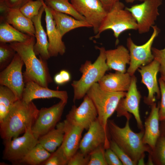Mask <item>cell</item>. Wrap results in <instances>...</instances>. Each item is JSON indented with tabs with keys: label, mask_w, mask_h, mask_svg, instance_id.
<instances>
[{
	"label": "cell",
	"mask_w": 165,
	"mask_h": 165,
	"mask_svg": "<svg viewBox=\"0 0 165 165\" xmlns=\"http://www.w3.org/2000/svg\"><path fill=\"white\" fill-rule=\"evenodd\" d=\"M35 37L31 36L23 42L10 43V46L20 56L25 66L23 73L24 82H35L40 86L48 87L53 82L46 61L40 57L38 58L34 51Z\"/></svg>",
	"instance_id": "1"
},
{
	"label": "cell",
	"mask_w": 165,
	"mask_h": 165,
	"mask_svg": "<svg viewBox=\"0 0 165 165\" xmlns=\"http://www.w3.org/2000/svg\"><path fill=\"white\" fill-rule=\"evenodd\" d=\"M39 110L32 101L27 103L18 100L7 115L0 123V134L4 141L19 137L32 127Z\"/></svg>",
	"instance_id": "2"
},
{
	"label": "cell",
	"mask_w": 165,
	"mask_h": 165,
	"mask_svg": "<svg viewBox=\"0 0 165 165\" xmlns=\"http://www.w3.org/2000/svg\"><path fill=\"white\" fill-rule=\"evenodd\" d=\"M130 118H127L125 125L122 128L118 126L113 120H108L107 130L111 140L137 164L145 152L150 153L151 149L143 142L144 131L136 133L131 129L129 124Z\"/></svg>",
	"instance_id": "3"
},
{
	"label": "cell",
	"mask_w": 165,
	"mask_h": 165,
	"mask_svg": "<svg viewBox=\"0 0 165 165\" xmlns=\"http://www.w3.org/2000/svg\"><path fill=\"white\" fill-rule=\"evenodd\" d=\"M99 54L93 63L87 60L79 68L82 74L80 78L74 80L71 84L74 91L73 101L83 98L90 88L94 83L98 82L109 69L106 63L105 49L104 47H97Z\"/></svg>",
	"instance_id": "4"
},
{
	"label": "cell",
	"mask_w": 165,
	"mask_h": 165,
	"mask_svg": "<svg viewBox=\"0 0 165 165\" xmlns=\"http://www.w3.org/2000/svg\"><path fill=\"white\" fill-rule=\"evenodd\" d=\"M127 92H111L103 90L98 82L93 85L86 95L91 99L96 109L97 119L105 130L107 131L108 119L116 111L120 100Z\"/></svg>",
	"instance_id": "5"
},
{
	"label": "cell",
	"mask_w": 165,
	"mask_h": 165,
	"mask_svg": "<svg viewBox=\"0 0 165 165\" xmlns=\"http://www.w3.org/2000/svg\"><path fill=\"white\" fill-rule=\"evenodd\" d=\"M138 28L137 22L132 14L125 9L123 3L119 1L107 12L98 33L92 38H98L101 32L110 29L117 39L123 32L129 30H138Z\"/></svg>",
	"instance_id": "6"
},
{
	"label": "cell",
	"mask_w": 165,
	"mask_h": 165,
	"mask_svg": "<svg viewBox=\"0 0 165 165\" xmlns=\"http://www.w3.org/2000/svg\"><path fill=\"white\" fill-rule=\"evenodd\" d=\"M153 32L148 40L141 45L135 44L130 37L127 39V44L129 52L130 62L127 72L131 76L142 66L147 65L154 59L152 49L153 42L160 30L156 26H153Z\"/></svg>",
	"instance_id": "7"
},
{
	"label": "cell",
	"mask_w": 165,
	"mask_h": 165,
	"mask_svg": "<svg viewBox=\"0 0 165 165\" xmlns=\"http://www.w3.org/2000/svg\"><path fill=\"white\" fill-rule=\"evenodd\" d=\"M31 127L28 128L20 137L4 141L3 159L17 164L38 143V139L34 135Z\"/></svg>",
	"instance_id": "8"
},
{
	"label": "cell",
	"mask_w": 165,
	"mask_h": 165,
	"mask_svg": "<svg viewBox=\"0 0 165 165\" xmlns=\"http://www.w3.org/2000/svg\"><path fill=\"white\" fill-rule=\"evenodd\" d=\"M162 3V0H145L140 4L125 8L136 20L139 34L148 32L154 25L159 15L158 7Z\"/></svg>",
	"instance_id": "9"
},
{
	"label": "cell",
	"mask_w": 165,
	"mask_h": 165,
	"mask_svg": "<svg viewBox=\"0 0 165 165\" xmlns=\"http://www.w3.org/2000/svg\"><path fill=\"white\" fill-rule=\"evenodd\" d=\"M67 103L61 101L49 108L39 110L37 118L31 127L32 132L37 139L55 128L60 120Z\"/></svg>",
	"instance_id": "10"
},
{
	"label": "cell",
	"mask_w": 165,
	"mask_h": 165,
	"mask_svg": "<svg viewBox=\"0 0 165 165\" xmlns=\"http://www.w3.org/2000/svg\"><path fill=\"white\" fill-rule=\"evenodd\" d=\"M24 63L16 53L10 63L0 73V84L11 90L19 100L25 86L22 68Z\"/></svg>",
	"instance_id": "11"
},
{
	"label": "cell",
	"mask_w": 165,
	"mask_h": 165,
	"mask_svg": "<svg viewBox=\"0 0 165 165\" xmlns=\"http://www.w3.org/2000/svg\"><path fill=\"white\" fill-rule=\"evenodd\" d=\"M137 78L134 75L130 87L125 97L120 101L116 110L117 116H125L126 118L130 117V114L134 116L139 128H143V124L139 112V105L141 95L138 91L137 86Z\"/></svg>",
	"instance_id": "12"
},
{
	"label": "cell",
	"mask_w": 165,
	"mask_h": 165,
	"mask_svg": "<svg viewBox=\"0 0 165 165\" xmlns=\"http://www.w3.org/2000/svg\"><path fill=\"white\" fill-rule=\"evenodd\" d=\"M77 11L93 28L96 35L107 12L99 0H70Z\"/></svg>",
	"instance_id": "13"
},
{
	"label": "cell",
	"mask_w": 165,
	"mask_h": 165,
	"mask_svg": "<svg viewBox=\"0 0 165 165\" xmlns=\"http://www.w3.org/2000/svg\"><path fill=\"white\" fill-rule=\"evenodd\" d=\"M86 133L81 140L79 150L85 155L103 145L105 149L109 148V140L107 131L99 123L97 118L91 125Z\"/></svg>",
	"instance_id": "14"
},
{
	"label": "cell",
	"mask_w": 165,
	"mask_h": 165,
	"mask_svg": "<svg viewBox=\"0 0 165 165\" xmlns=\"http://www.w3.org/2000/svg\"><path fill=\"white\" fill-rule=\"evenodd\" d=\"M78 107L73 105L66 116V119L87 130L91 124L97 118V113L94 105L86 95Z\"/></svg>",
	"instance_id": "15"
},
{
	"label": "cell",
	"mask_w": 165,
	"mask_h": 165,
	"mask_svg": "<svg viewBox=\"0 0 165 165\" xmlns=\"http://www.w3.org/2000/svg\"><path fill=\"white\" fill-rule=\"evenodd\" d=\"M160 66L159 63L154 59L149 64L141 66L138 69L141 77L142 83L146 86L148 90V95L144 98V101L148 105H151L155 103L156 94L158 98L161 96L157 80Z\"/></svg>",
	"instance_id": "16"
},
{
	"label": "cell",
	"mask_w": 165,
	"mask_h": 165,
	"mask_svg": "<svg viewBox=\"0 0 165 165\" xmlns=\"http://www.w3.org/2000/svg\"><path fill=\"white\" fill-rule=\"evenodd\" d=\"M52 98H58L67 103L68 95L66 91L50 89L33 81L25 83L21 99L25 102L28 103L35 99Z\"/></svg>",
	"instance_id": "17"
},
{
	"label": "cell",
	"mask_w": 165,
	"mask_h": 165,
	"mask_svg": "<svg viewBox=\"0 0 165 165\" xmlns=\"http://www.w3.org/2000/svg\"><path fill=\"white\" fill-rule=\"evenodd\" d=\"M43 6L45 12V20L48 38V51L50 57H56L59 54L63 55L65 52L66 48L62 40V37L56 28L50 8L45 2Z\"/></svg>",
	"instance_id": "18"
},
{
	"label": "cell",
	"mask_w": 165,
	"mask_h": 165,
	"mask_svg": "<svg viewBox=\"0 0 165 165\" xmlns=\"http://www.w3.org/2000/svg\"><path fill=\"white\" fill-rule=\"evenodd\" d=\"M64 122V135L61 146L69 160L78 151L82 134L84 129L66 119Z\"/></svg>",
	"instance_id": "19"
},
{
	"label": "cell",
	"mask_w": 165,
	"mask_h": 165,
	"mask_svg": "<svg viewBox=\"0 0 165 165\" xmlns=\"http://www.w3.org/2000/svg\"><path fill=\"white\" fill-rule=\"evenodd\" d=\"M151 106L150 114L145 123V129L143 138V143L148 145L152 152L161 135L159 124L160 104L155 102Z\"/></svg>",
	"instance_id": "20"
},
{
	"label": "cell",
	"mask_w": 165,
	"mask_h": 165,
	"mask_svg": "<svg viewBox=\"0 0 165 165\" xmlns=\"http://www.w3.org/2000/svg\"><path fill=\"white\" fill-rule=\"evenodd\" d=\"M3 13L0 20L7 22L22 33L35 37V28L32 20L25 16L20 9L9 8Z\"/></svg>",
	"instance_id": "21"
},
{
	"label": "cell",
	"mask_w": 165,
	"mask_h": 165,
	"mask_svg": "<svg viewBox=\"0 0 165 165\" xmlns=\"http://www.w3.org/2000/svg\"><path fill=\"white\" fill-rule=\"evenodd\" d=\"M131 76L127 72L116 71L105 75L98 82L104 90L115 92L127 91L130 86Z\"/></svg>",
	"instance_id": "22"
},
{
	"label": "cell",
	"mask_w": 165,
	"mask_h": 165,
	"mask_svg": "<svg viewBox=\"0 0 165 165\" xmlns=\"http://www.w3.org/2000/svg\"><path fill=\"white\" fill-rule=\"evenodd\" d=\"M44 11L43 5L38 14L31 20L35 28V37L36 41L34 46V51L36 55H39L43 59L46 61L50 57L48 51L49 43L47 34L43 29L41 22L42 17Z\"/></svg>",
	"instance_id": "23"
},
{
	"label": "cell",
	"mask_w": 165,
	"mask_h": 165,
	"mask_svg": "<svg viewBox=\"0 0 165 165\" xmlns=\"http://www.w3.org/2000/svg\"><path fill=\"white\" fill-rule=\"evenodd\" d=\"M106 63L109 69L122 72H127L126 65L129 64L130 56L129 51L123 46L116 49L106 50Z\"/></svg>",
	"instance_id": "24"
},
{
	"label": "cell",
	"mask_w": 165,
	"mask_h": 165,
	"mask_svg": "<svg viewBox=\"0 0 165 165\" xmlns=\"http://www.w3.org/2000/svg\"><path fill=\"white\" fill-rule=\"evenodd\" d=\"M50 8L56 28L62 37L67 33L74 29L82 27H92L86 21L76 19L67 14Z\"/></svg>",
	"instance_id": "25"
},
{
	"label": "cell",
	"mask_w": 165,
	"mask_h": 165,
	"mask_svg": "<svg viewBox=\"0 0 165 165\" xmlns=\"http://www.w3.org/2000/svg\"><path fill=\"white\" fill-rule=\"evenodd\" d=\"M64 121L59 122L56 128L50 130L38 139V143L51 153L61 145L64 135Z\"/></svg>",
	"instance_id": "26"
},
{
	"label": "cell",
	"mask_w": 165,
	"mask_h": 165,
	"mask_svg": "<svg viewBox=\"0 0 165 165\" xmlns=\"http://www.w3.org/2000/svg\"><path fill=\"white\" fill-rule=\"evenodd\" d=\"M1 22V42H23L27 41L31 37L20 31L6 22L2 20Z\"/></svg>",
	"instance_id": "27"
},
{
	"label": "cell",
	"mask_w": 165,
	"mask_h": 165,
	"mask_svg": "<svg viewBox=\"0 0 165 165\" xmlns=\"http://www.w3.org/2000/svg\"><path fill=\"white\" fill-rule=\"evenodd\" d=\"M51 154L38 143L17 164L41 165L48 158Z\"/></svg>",
	"instance_id": "28"
},
{
	"label": "cell",
	"mask_w": 165,
	"mask_h": 165,
	"mask_svg": "<svg viewBox=\"0 0 165 165\" xmlns=\"http://www.w3.org/2000/svg\"><path fill=\"white\" fill-rule=\"evenodd\" d=\"M19 99L7 87L0 86V123L4 119L15 102Z\"/></svg>",
	"instance_id": "29"
},
{
	"label": "cell",
	"mask_w": 165,
	"mask_h": 165,
	"mask_svg": "<svg viewBox=\"0 0 165 165\" xmlns=\"http://www.w3.org/2000/svg\"><path fill=\"white\" fill-rule=\"evenodd\" d=\"M68 0H45L46 5L53 9L67 14L75 19L86 21L85 18L75 9Z\"/></svg>",
	"instance_id": "30"
},
{
	"label": "cell",
	"mask_w": 165,
	"mask_h": 165,
	"mask_svg": "<svg viewBox=\"0 0 165 165\" xmlns=\"http://www.w3.org/2000/svg\"><path fill=\"white\" fill-rule=\"evenodd\" d=\"M44 2L43 0L31 1L21 7L20 10L25 16L31 20L38 14Z\"/></svg>",
	"instance_id": "31"
},
{
	"label": "cell",
	"mask_w": 165,
	"mask_h": 165,
	"mask_svg": "<svg viewBox=\"0 0 165 165\" xmlns=\"http://www.w3.org/2000/svg\"><path fill=\"white\" fill-rule=\"evenodd\" d=\"M68 159L61 146L51 153L50 157L44 162L43 165H66Z\"/></svg>",
	"instance_id": "32"
},
{
	"label": "cell",
	"mask_w": 165,
	"mask_h": 165,
	"mask_svg": "<svg viewBox=\"0 0 165 165\" xmlns=\"http://www.w3.org/2000/svg\"><path fill=\"white\" fill-rule=\"evenodd\" d=\"M16 52L6 43L1 42L0 44V68L9 64L13 58Z\"/></svg>",
	"instance_id": "33"
},
{
	"label": "cell",
	"mask_w": 165,
	"mask_h": 165,
	"mask_svg": "<svg viewBox=\"0 0 165 165\" xmlns=\"http://www.w3.org/2000/svg\"><path fill=\"white\" fill-rule=\"evenodd\" d=\"M105 150L104 146L101 145L91 152L89 154L88 165H107L105 157Z\"/></svg>",
	"instance_id": "34"
},
{
	"label": "cell",
	"mask_w": 165,
	"mask_h": 165,
	"mask_svg": "<svg viewBox=\"0 0 165 165\" xmlns=\"http://www.w3.org/2000/svg\"><path fill=\"white\" fill-rule=\"evenodd\" d=\"M156 160L160 165H165V135L161 134L156 144L154 150Z\"/></svg>",
	"instance_id": "35"
},
{
	"label": "cell",
	"mask_w": 165,
	"mask_h": 165,
	"mask_svg": "<svg viewBox=\"0 0 165 165\" xmlns=\"http://www.w3.org/2000/svg\"><path fill=\"white\" fill-rule=\"evenodd\" d=\"M109 148L116 155L123 165H136L125 152L112 140H109Z\"/></svg>",
	"instance_id": "36"
},
{
	"label": "cell",
	"mask_w": 165,
	"mask_h": 165,
	"mask_svg": "<svg viewBox=\"0 0 165 165\" xmlns=\"http://www.w3.org/2000/svg\"><path fill=\"white\" fill-rule=\"evenodd\" d=\"M89 159V154L85 155L79 150L70 158L67 165H88Z\"/></svg>",
	"instance_id": "37"
},
{
	"label": "cell",
	"mask_w": 165,
	"mask_h": 165,
	"mask_svg": "<svg viewBox=\"0 0 165 165\" xmlns=\"http://www.w3.org/2000/svg\"><path fill=\"white\" fill-rule=\"evenodd\" d=\"M152 51L154 59L160 64L159 72L161 75H165V47L161 50L152 47Z\"/></svg>",
	"instance_id": "38"
},
{
	"label": "cell",
	"mask_w": 165,
	"mask_h": 165,
	"mask_svg": "<svg viewBox=\"0 0 165 165\" xmlns=\"http://www.w3.org/2000/svg\"><path fill=\"white\" fill-rule=\"evenodd\" d=\"M161 96V101L160 104L159 115L160 120H165V83L160 77L159 80Z\"/></svg>",
	"instance_id": "39"
},
{
	"label": "cell",
	"mask_w": 165,
	"mask_h": 165,
	"mask_svg": "<svg viewBox=\"0 0 165 165\" xmlns=\"http://www.w3.org/2000/svg\"><path fill=\"white\" fill-rule=\"evenodd\" d=\"M105 157L107 165H122V162L110 148L105 150Z\"/></svg>",
	"instance_id": "40"
},
{
	"label": "cell",
	"mask_w": 165,
	"mask_h": 165,
	"mask_svg": "<svg viewBox=\"0 0 165 165\" xmlns=\"http://www.w3.org/2000/svg\"><path fill=\"white\" fill-rule=\"evenodd\" d=\"M33 0H5L6 5L11 9H20L28 2Z\"/></svg>",
	"instance_id": "41"
},
{
	"label": "cell",
	"mask_w": 165,
	"mask_h": 165,
	"mask_svg": "<svg viewBox=\"0 0 165 165\" xmlns=\"http://www.w3.org/2000/svg\"><path fill=\"white\" fill-rule=\"evenodd\" d=\"M101 3L105 10L108 12L114 5L120 0H99Z\"/></svg>",
	"instance_id": "42"
},
{
	"label": "cell",
	"mask_w": 165,
	"mask_h": 165,
	"mask_svg": "<svg viewBox=\"0 0 165 165\" xmlns=\"http://www.w3.org/2000/svg\"><path fill=\"white\" fill-rule=\"evenodd\" d=\"M59 73L61 75L65 83L69 82L71 79V76L70 73L67 70H62Z\"/></svg>",
	"instance_id": "43"
},
{
	"label": "cell",
	"mask_w": 165,
	"mask_h": 165,
	"mask_svg": "<svg viewBox=\"0 0 165 165\" xmlns=\"http://www.w3.org/2000/svg\"><path fill=\"white\" fill-rule=\"evenodd\" d=\"M55 82L58 85H62L65 83L61 75L59 73L56 74L53 78Z\"/></svg>",
	"instance_id": "44"
},
{
	"label": "cell",
	"mask_w": 165,
	"mask_h": 165,
	"mask_svg": "<svg viewBox=\"0 0 165 165\" xmlns=\"http://www.w3.org/2000/svg\"><path fill=\"white\" fill-rule=\"evenodd\" d=\"M161 133L165 135V120L161 121Z\"/></svg>",
	"instance_id": "45"
},
{
	"label": "cell",
	"mask_w": 165,
	"mask_h": 165,
	"mask_svg": "<svg viewBox=\"0 0 165 165\" xmlns=\"http://www.w3.org/2000/svg\"><path fill=\"white\" fill-rule=\"evenodd\" d=\"M144 155L142 156L139 160L138 164L139 165H144L145 164L144 162Z\"/></svg>",
	"instance_id": "46"
},
{
	"label": "cell",
	"mask_w": 165,
	"mask_h": 165,
	"mask_svg": "<svg viewBox=\"0 0 165 165\" xmlns=\"http://www.w3.org/2000/svg\"><path fill=\"white\" fill-rule=\"evenodd\" d=\"M145 0H125V2L128 3H131L135 1H139L141 2H143Z\"/></svg>",
	"instance_id": "47"
},
{
	"label": "cell",
	"mask_w": 165,
	"mask_h": 165,
	"mask_svg": "<svg viewBox=\"0 0 165 165\" xmlns=\"http://www.w3.org/2000/svg\"><path fill=\"white\" fill-rule=\"evenodd\" d=\"M147 164L148 165H153V163L152 161L151 157H149L148 161Z\"/></svg>",
	"instance_id": "48"
},
{
	"label": "cell",
	"mask_w": 165,
	"mask_h": 165,
	"mask_svg": "<svg viewBox=\"0 0 165 165\" xmlns=\"http://www.w3.org/2000/svg\"><path fill=\"white\" fill-rule=\"evenodd\" d=\"M161 78L163 80L165 83V75H161Z\"/></svg>",
	"instance_id": "49"
},
{
	"label": "cell",
	"mask_w": 165,
	"mask_h": 165,
	"mask_svg": "<svg viewBox=\"0 0 165 165\" xmlns=\"http://www.w3.org/2000/svg\"><path fill=\"white\" fill-rule=\"evenodd\" d=\"M5 0H0V2L5 1Z\"/></svg>",
	"instance_id": "50"
},
{
	"label": "cell",
	"mask_w": 165,
	"mask_h": 165,
	"mask_svg": "<svg viewBox=\"0 0 165 165\" xmlns=\"http://www.w3.org/2000/svg\"></svg>",
	"instance_id": "51"
}]
</instances>
